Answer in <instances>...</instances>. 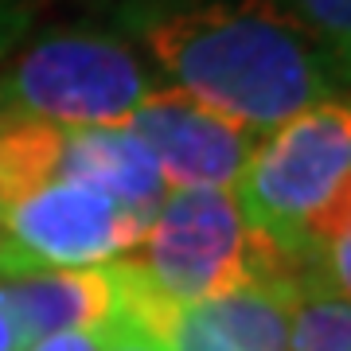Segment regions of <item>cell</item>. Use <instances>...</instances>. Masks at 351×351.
<instances>
[{
    "label": "cell",
    "mask_w": 351,
    "mask_h": 351,
    "mask_svg": "<svg viewBox=\"0 0 351 351\" xmlns=\"http://www.w3.org/2000/svg\"><path fill=\"white\" fill-rule=\"evenodd\" d=\"M180 301L203 304L254 281H301L304 269L258 234L230 188H168L129 254Z\"/></svg>",
    "instance_id": "cell-2"
},
{
    "label": "cell",
    "mask_w": 351,
    "mask_h": 351,
    "mask_svg": "<svg viewBox=\"0 0 351 351\" xmlns=\"http://www.w3.org/2000/svg\"><path fill=\"white\" fill-rule=\"evenodd\" d=\"M0 308L24 343L55 332H86L117 320L110 265H36L0 277Z\"/></svg>",
    "instance_id": "cell-8"
},
{
    "label": "cell",
    "mask_w": 351,
    "mask_h": 351,
    "mask_svg": "<svg viewBox=\"0 0 351 351\" xmlns=\"http://www.w3.org/2000/svg\"><path fill=\"white\" fill-rule=\"evenodd\" d=\"M0 351H24V339H20L12 316L4 313V308H0Z\"/></svg>",
    "instance_id": "cell-18"
},
{
    "label": "cell",
    "mask_w": 351,
    "mask_h": 351,
    "mask_svg": "<svg viewBox=\"0 0 351 351\" xmlns=\"http://www.w3.org/2000/svg\"><path fill=\"white\" fill-rule=\"evenodd\" d=\"M301 281H254L195 308L234 351H289L293 304L301 297Z\"/></svg>",
    "instance_id": "cell-10"
},
{
    "label": "cell",
    "mask_w": 351,
    "mask_h": 351,
    "mask_svg": "<svg viewBox=\"0 0 351 351\" xmlns=\"http://www.w3.org/2000/svg\"><path fill=\"white\" fill-rule=\"evenodd\" d=\"M110 274L117 289V316L156 339L164 351H234L195 304L164 293L129 254L113 258Z\"/></svg>",
    "instance_id": "cell-9"
},
{
    "label": "cell",
    "mask_w": 351,
    "mask_h": 351,
    "mask_svg": "<svg viewBox=\"0 0 351 351\" xmlns=\"http://www.w3.org/2000/svg\"><path fill=\"white\" fill-rule=\"evenodd\" d=\"M168 188H230L262 133L230 121L176 86H156L125 117Z\"/></svg>",
    "instance_id": "cell-7"
},
{
    "label": "cell",
    "mask_w": 351,
    "mask_h": 351,
    "mask_svg": "<svg viewBox=\"0 0 351 351\" xmlns=\"http://www.w3.org/2000/svg\"><path fill=\"white\" fill-rule=\"evenodd\" d=\"M289 351H351V297L304 274L301 297L293 304Z\"/></svg>",
    "instance_id": "cell-12"
},
{
    "label": "cell",
    "mask_w": 351,
    "mask_h": 351,
    "mask_svg": "<svg viewBox=\"0 0 351 351\" xmlns=\"http://www.w3.org/2000/svg\"><path fill=\"white\" fill-rule=\"evenodd\" d=\"M106 348V328H86V332H55V336L32 339L24 351H101Z\"/></svg>",
    "instance_id": "cell-14"
},
{
    "label": "cell",
    "mask_w": 351,
    "mask_h": 351,
    "mask_svg": "<svg viewBox=\"0 0 351 351\" xmlns=\"http://www.w3.org/2000/svg\"><path fill=\"white\" fill-rule=\"evenodd\" d=\"M47 180H78L110 191L141 219H152L168 195V180L156 160L125 125L0 117V207Z\"/></svg>",
    "instance_id": "cell-5"
},
{
    "label": "cell",
    "mask_w": 351,
    "mask_h": 351,
    "mask_svg": "<svg viewBox=\"0 0 351 351\" xmlns=\"http://www.w3.org/2000/svg\"><path fill=\"white\" fill-rule=\"evenodd\" d=\"M24 24H27L24 4H20V0H0V59H4V55H8V47L20 39Z\"/></svg>",
    "instance_id": "cell-16"
},
{
    "label": "cell",
    "mask_w": 351,
    "mask_h": 351,
    "mask_svg": "<svg viewBox=\"0 0 351 351\" xmlns=\"http://www.w3.org/2000/svg\"><path fill=\"white\" fill-rule=\"evenodd\" d=\"M160 86L137 51L101 32H55L0 71V117L55 125H125Z\"/></svg>",
    "instance_id": "cell-3"
},
{
    "label": "cell",
    "mask_w": 351,
    "mask_h": 351,
    "mask_svg": "<svg viewBox=\"0 0 351 351\" xmlns=\"http://www.w3.org/2000/svg\"><path fill=\"white\" fill-rule=\"evenodd\" d=\"M0 223L27 265H106L137 250L149 219L101 188L47 180L0 207Z\"/></svg>",
    "instance_id": "cell-6"
},
{
    "label": "cell",
    "mask_w": 351,
    "mask_h": 351,
    "mask_svg": "<svg viewBox=\"0 0 351 351\" xmlns=\"http://www.w3.org/2000/svg\"><path fill=\"white\" fill-rule=\"evenodd\" d=\"M320 43L339 78L351 82V0H274Z\"/></svg>",
    "instance_id": "cell-13"
},
{
    "label": "cell",
    "mask_w": 351,
    "mask_h": 351,
    "mask_svg": "<svg viewBox=\"0 0 351 351\" xmlns=\"http://www.w3.org/2000/svg\"><path fill=\"white\" fill-rule=\"evenodd\" d=\"M137 36L176 90L254 133H269L304 106L328 98L339 78L320 43L274 0L145 8Z\"/></svg>",
    "instance_id": "cell-1"
},
{
    "label": "cell",
    "mask_w": 351,
    "mask_h": 351,
    "mask_svg": "<svg viewBox=\"0 0 351 351\" xmlns=\"http://www.w3.org/2000/svg\"><path fill=\"white\" fill-rule=\"evenodd\" d=\"M297 262L324 289L351 297V176L304 219Z\"/></svg>",
    "instance_id": "cell-11"
},
{
    "label": "cell",
    "mask_w": 351,
    "mask_h": 351,
    "mask_svg": "<svg viewBox=\"0 0 351 351\" xmlns=\"http://www.w3.org/2000/svg\"><path fill=\"white\" fill-rule=\"evenodd\" d=\"M101 351H164L156 339H149L141 328H133L129 320H110L106 324V348Z\"/></svg>",
    "instance_id": "cell-15"
},
{
    "label": "cell",
    "mask_w": 351,
    "mask_h": 351,
    "mask_svg": "<svg viewBox=\"0 0 351 351\" xmlns=\"http://www.w3.org/2000/svg\"><path fill=\"white\" fill-rule=\"evenodd\" d=\"M351 176V98L304 106L258 137L230 184L246 223L297 262L304 219ZM301 265V262H297Z\"/></svg>",
    "instance_id": "cell-4"
},
{
    "label": "cell",
    "mask_w": 351,
    "mask_h": 351,
    "mask_svg": "<svg viewBox=\"0 0 351 351\" xmlns=\"http://www.w3.org/2000/svg\"><path fill=\"white\" fill-rule=\"evenodd\" d=\"M24 269H36V265H27L24 258H20L16 242L8 239V230H4V223H0V277H8V274H24Z\"/></svg>",
    "instance_id": "cell-17"
}]
</instances>
